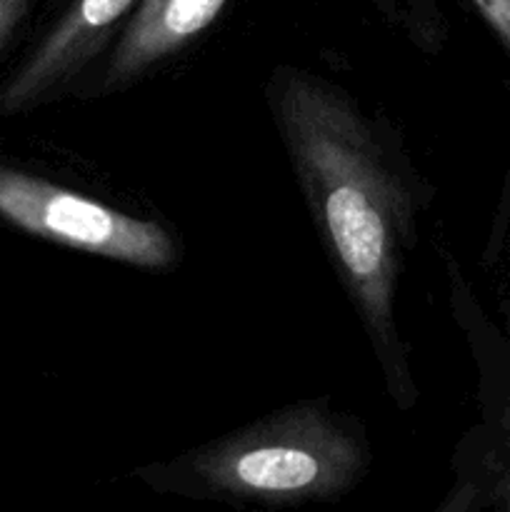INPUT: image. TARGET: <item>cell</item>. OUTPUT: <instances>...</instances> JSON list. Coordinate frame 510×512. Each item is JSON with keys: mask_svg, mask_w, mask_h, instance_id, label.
Instances as JSON below:
<instances>
[{"mask_svg": "<svg viewBox=\"0 0 510 512\" xmlns=\"http://www.w3.org/2000/svg\"><path fill=\"white\" fill-rule=\"evenodd\" d=\"M140 0H75L0 88V118L73 93L125 28Z\"/></svg>", "mask_w": 510, "mask_h": 512, "instance_id": "277c9868", "label": "cell"}, {"mask_svg": "<svg viewBox=\"0 0 510 512\" xmlns=\"http://www.w3.org/2000/svg\"><path fill=\"white\" fill-rule=\"evenodd\" d=\"M470 3L510 55V0H470Z\"/></svg>", "mask_w": 510, "mask_h": 512, "instance_id": "ba28073f", "label": "cell"}, {"mask_svg": "<svg viewBox=\"0 0 510 512\" xmlns=\"http://www.w3.org/2000/svg\"><path fill=\"white\" fill-rule=\"evenodd\" d=\"M0 218L33 238L133 268L165 270L178 260L173 235L155 220L8 165H0Z\"/></svg>", "mask_w": 510, "mask_h": 512, "instance_id": "3957f363", "label": "cell"}, {"mask_svg": "<svg viewBox=\"0 0 510 512\" xmlns=\"http://www.w3.org/2000/svg\"><path fill=\"white\" fill-rule=\"evenodd\" d=\"M448 508L510 512V365L488 388L483 425L465 443Z\"/></svg>", "mask_w": 510, "mask_h": 512, "instance_id": "8992f818", "label": "cell"}, {"mask_svg": "<svg viewBox=\"0 0 510 512\" xmlns=\"http://www.w3.org/2000/svg\"><path fill=\"white\" fill-rule=\"evenodd\" d=\"M30 10V0H0V53L13 40L15 30L25 20Z\"/></svg>", "mask_w": 510, "mask_h": 512, "instance_id": "9c48e42d", "label": "cell"}, {"mask_svg": "<svg viewBox=\"0 0 510 512\" xmlns=\"http://www.w3.org/2000/svg\"><path fill=\"white\" fill-rule=\"evenodd\" d=\"M270 115L303 190L318 238L348 293L385 390L408 413L418 403L398 293L415 245V190L373 120L340 85L293 65L273 70Z\"/></svg>", "mask_w": 510, "mask_h": 512, "instance_id": "6da1fadb", "label": "cell"}, {"mask_svg": "<svg viewBox=\"0 0 510 512\" xmlns=\"http://www.w3.org/2000/svg\"><path fill=\"white\" fill-rule=\"evenodd\" d=\"M503 203L505 205L500 208V228L503 230H498V233L508 235V243H510V190H508V195H505Z\"/></svg>", "mask_w": 510, "mask_h": 512, "instance_id": "30bf717a", "label": "cell"}, {"mask_svg": "<svg viewBox=\"0 0 510 512\" xmlns=\"http://www.w3.org/2000/svg\"><path fill=\"white\" fill-rule=\"evenodd\" d=\"M370 460L353 415L308 400L135 475L163 493L290 508L345 498L368 475Z\"/></svg>", "mask_w": 510, "mask_h": 512, "instance_id": "7a4b0ae2", "label": "cell"}, {"mask_svg": "<svg viewBox=\"0 0 510 512\" xmlns=\"http://www.w3.org/2000/svg\"><path fill=\"white\" fill-rule=\"evenodd\" d=\"M228 0H140L90 93H118L198 40Z\"/></svg>", "mask_w": 510, "mask_h": 512, "instance_id": "5b68a950", "label": "cell"}, {"mask_svg": "<svg viewBox=\"0 0 510 512\" xmlns=\"http://www.w3.org/2000/svg\"><path fill=\"white\" fill-rule=\"evenodd\" d=\"M378 3L398 20L400 28L425 53H438L443 48V20H440L438 8L430 5V0H378Z\"/></svg>", "mask_w": 510, "mask_h": 512, "instance_id": "52a82bcc", "label": "cell"}]
</instances>
